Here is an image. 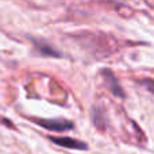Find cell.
<instances>
[{
	"mask_svg": "<svg viewBox=\"0 0 154 154\" xmlns=\"http://www.w3.org/2000/svg\"><path fill=\"white\" fill-rule=\"evenodd\" d=\"M142 85H143L145 88H146L149 92H152L154 95V80H150V79H146V80H142V81H139Z\"/></svg>",
	"mask_w": 154,
	"mask_h": 154,
	"instance_id": "5",
	"label": "cell"
},
{
	"mask_svg": "<svg viewBox=\"0 0 154 154\" xmlns=\"http://www.w3.org/2000/svg\"><path fill=\"white\" fill-rule=\"evenodd\" d=\"M37 122L39 126L53 131H66L73 128V123L65 119H41Z\"/></svg>",
	"mask_w": 154,
	"mask_h": 154,
	"instance_id": "2",
	"label": "cell"
},
{
	"mask_svg": "<svg viewBox=\"0 0 154 154\" xmlns=\"http://www.w3.org/2000/svg\"><path fill=\"white\" fill-rule=\"evenodd\" d=\"M48 138L50 139L53 143L58 145V146H62V147H66V149H76V150H87L88 149L87 143L79 141V139L69 138V137H51V135H49Z\"/></svg>",
	"mask_w": 154,
	"mask_h": 154,
	"instance_id": "1",
	"label": "cell"
},
{
	"mask_svg": "<svg viewBox=\"0 0 154 154\" xmlns=\"http://www.w3.org/2000/svg\"><path fill=\"white\" fill-rule=\"evenodd\" d=\"M37 48H38V50H39L41 53H43V54H50V56H60L58 53H56V51L53 50V48H50V46H46L43 42H38V43H37Z\"/></svg>",
	"mask_w": 154,
	"mask_h": 154,
	"instance_id": "4",
	"label": "cell"
},
{
	"mask_svg": "<svg viewBox=\"0 0 154 154\" xmlns=\"http://www.w3.org/2000/svg\"><path fill=\"white\" fill-rule=\"evenodd\" d=\"M106 77L108 79V84H109V88H111L112 92L118 96H123V91H122V88H120V85L118 84L116 79L108 72H106Z\"/></svg>",
	"mask_w": 154,
	"mask_h": 154,
	"instance_id": "3",
	"label": "cell"
}]
</instances>
